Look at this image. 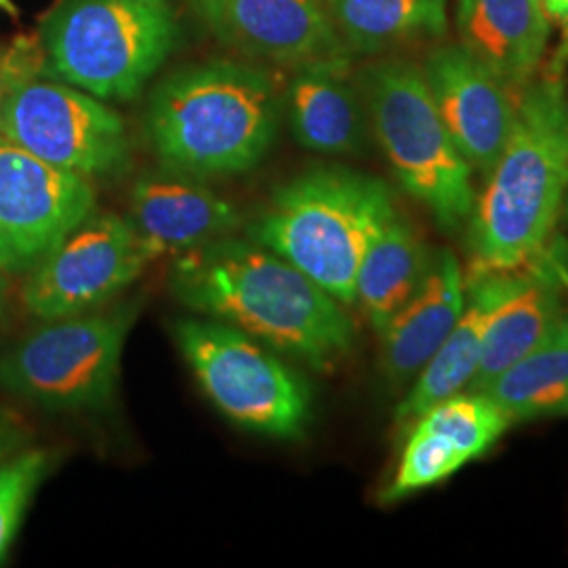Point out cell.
<instances>
[{"label":"cell","instance_id":"4dcf8cb0","mask_svg":"<svg viewBox=\"0 0 568 568\" xmlns=\"http://www.w3.org/2000/svg\"><path fill=\"white\" fill-rule=\"evenodd\" d=\"M142 2H148V4H156V7H166V2H164V0H142Z\"/></svg>","mask_w":568,"mask_h":568},{"label":"cell","instance_id":"d4e9b609","mask_svg":"<svg viewBox=\"0 0 568 568\" xmlns=\"http://www.w3.org/2000/svg\"><path fill=\"white\" fill-rule=\"evenodd\" d=\"M51 466L44 448H21L0 464V562L11 548L23 514Z\"/></svg>","mask_w":568,"mask_h":568},{"label":"cell","instance_id":"cb8c5ba5","mask_svg":"<svg viewBox=\"0 0 568 568\" xmlns=\"http://www.w3.org/2000/svg\"><path fill=\"white\" fill-rule=\"evenodd\" d=\"M466 464V455L453 447L445 436L422 427H410L406 432L398 469L387 487L379 493L377 501L382 506L398 504L419 490L445 483Z\"/></svg>","mask_w":568,"mask_h":568},{"label":"cell","instance_id":"52a82bcc","mask_svg":"<svg viewBox=\"0 0 568 568\" xmlns=\"http://www.w3.org/2000/svg\"><path fill=\"white\" fill-rule=\"evenodd\" d=\"M140 304L42 321L0 354V387L53 413H98L112 405L122 349Z\"/></svg>","mask_w":568,"mask_h":568},{"label":"cell","instance_id":"4fadbf2b","mask_svg":"<svg viewBox=\"0 0 568 568\" xmlns=\"http://www.w3.org/2000/svg\"><path fill=\"white\" fill-rule=\"evenodd\" d=\"M192 9L217 41L255 60L300 65L342 53L323 0H192Z\"/></svg>","mask_w":568,"mask_h":568},{"label":"cell","instance_id":"d6986e66","mask_svg":"<svg viewBox=\"0 0 568 568\" xmlns=\"http://www.w3.org/2000/svg\"><path fill=\"white\" fill-rule=\"evenodd\" d=\"M436 251L405 217L396 215L366 251L358 270L356 302L371 326L382 333L426 281Z\"/></svg>","mask_w":568,"mask_h":568},{"label":"cell","instance_id":"3957f363","mask_svg":"<svg viewBox=\"0 0 568 568\" xmlns=\"http://www.w3.org/2000/svg\"><path fill=\"white\" fill-rule=\"evenodd\" d=\"M272 77L239 61L213 60L166 77L148 105V135L166 169L227 178L264 161L278 133Z\"/></svg>","mask_w":568,"mask_h":568},{"label":"cell","instance_id":"30bf717a","mask_svg":"<svg viewBox=\"0 0 568 568\" xmlns=\"http://www.w3.org/2000/svg\"><path fill=\"white\" fill-rule=\"evenodd\" d=\"M154 260L131 220L91 213L28 272L21 304L39 321L91 312L135 283Z\"/></svg>","mask_w":568,"mask_h":568},{"label":"cell","instance_id":"1f68e13d","mask_svg":"<svg viewBox=\"0 0 568 568\" xmlns=\"http://www.w3.org/2000/svg\"><path fill=\"white\" fill-rule=\"evenodd\" d=\"M562 211H565V220H567V222H568V190H567V199H565V209H562Z\"/></svg>","mask_w":568,"mask_h":568},{"label":"cell","instance_id":"f1b7e54d","mask_svg":"<svg viewBox=\"0 0 568 568\" xmlns=\"http://www.w3.org/2000/svg\"><path fill=\"white\" fill-rule=\"evenodd\" d=\"M4 310H7V283H4V276L0 272V321L4 318Z\"/></svg>","mask_w":568,"mask_h":568},{"label":"cell","instance_id":"603a6c76","mask_svg":"<svg viewBox=\"0 0 568 568\" xmlns=\"http://www.w3.org/2000/svg\"><path fill=\"white\" fill-rule=\"evenodd\" d=\"M509 426L508 415L485 392H459L432 406L410 427L445 436L453 447L466 455L467 462H474L487 455Z\"/></svg>","mask_w":568,"mask_h":568},{"label":"cell","instance_id":"6da1fadb","mask_svg":"<svg viewBox=\"0 0 568 568\" xmlns=\"http://www.w3.org/2000/svg\"><path fill=\"white\" fill-rule=\"evenodd\" d=\"M169 286L196 314L236 326L316 371H331L356 342L342 302L253 239L203 244L178 255Z\"/></svg>","mask_w":568,"mask_h":568},{"label":"cell","instance_id":"8fae6325","mask_svg":"<svg viewBox=\"0 0 568 568\" xmlns=\"http://www.w3.org/2000/svg\"><path fill=\"white\" fill-rule=\"evenodd\" d=\"M95 209L87 178L0 135V272L28 274Z\"/></svg>","mask_w":568,"mask_h":568},{"label":"cell","instance_id":"5b68a950","mask_svg":"<svg viewBox=\"0 0 568 568\" xmlns=\"http://www.w3.org/2000/svg\"><path fill=\"white\" fill-rule=\"evenodd\" d=\"M42 77L98 100H133L169 58L178 26L142 0H60L41 23Z\"/></svg>","mask_w":568,"mask_h":568},{"label":"cell","instance_id":"83f0119b","mask_svg":"<svg viewBox=\"0 0 568 568\" xmlns=\"http://www.w3.org/2000/svg\"><path fill=\"white\" fill-rule=\"evenodd\" d=\"M544 11L554 20H568V0H541Z\"/></svg>","mask_w":568,"mask_h":568},{"label":"cell","instance_id":"277c9868","mask_svg":"<svg viewBox=\"0 0 568 568\" xmlns=\"http://www.w3.org/2000/svg\"><path fill=\"white\" fill-rule=\"evenodd\" d=\"M396 215L382 180L345 166H318L276 187L248 239L352 305L366 251Z\"/></svg>","mask_w":568,"mask_h":568},{"label":"cell","instance_id":"ba28073f","mask_svg":"<svg viewBox=\"0 0 568 568\" xmlns=\"http://www.w3.org/2000/svg\"><path fill=\"white\" fill-rule=\"evenodd\" d=\"M173 335L204 394L230 422L281 440L304 434L312 389L276 349L206 316L178 321Z\"/></svg>","mask_w":568,"mask_h":568},{"label":"cell","instance_id":"7a4b0ae2","mask_svg":"<svg viewBox=\"0 0 568 568\" xmlns=\"http://www.w3.org/2000/svg\"><path fill=\"white\" fill-rule=\"evenodd\" d=\"M567 190V84L546 77L523 87L508 142L467 220L466 278L518 270L541 255Z\"/></svg>","mask_w":568,"mask_h":568},{"label":"cell","instance_id":"ffe728a7","mask_svg":"<svg viewBox=\"0 0 568 568\" xmlns=\"http://www.w3.org/2000/svg\"><path fill=\"white\" fill-rule=\"evenodd\" d=\"M562 300L556 276L528 274L506 304L488 321L478 368L467 392H483L508 366L518 363L549 335L562 318Z\"/></svg>","mask_w":568,"mask_h":568},{"label":"cell","instance_id":"4316f807","mask_svg":"<svg viewBox=\"0 0 568 568\" xmlns=\"http://www.w3.org/2000/svg\"><path fill=\"white\" fill-rule=\"evenodd\" d=\"M28 434L18 417L0 408V464L26 447Z\"/></svg>","mask_w":568,"mask_h":568},{"label":"cell","instance_id":"9c48e42d","mask_svg":"<svg viewBox=\"0 0 568 568\" xmlns=\"http://www.w3.org/2000/svg\"><path fill=\"white\" fill-rule=\"evenodd\" d=\"M0 135L87 180L119 175L131 159L116 110L72 84L42 77L23 82L0 103Z\"/></svg>","mask_w":568,"mask_h":568},{"label":"cell","instance_id":"ac0fdd59","mask_svg":"<svg viewBox=\"0 0 568 568\" xmlns=\"http://www.w3.org/2000/svg\"><path fill=\"white\" fill-rule=\"evenodd\" d=\"M459 39L509 87H525L544 60L549 18L541 0H457Z\"/></svg>","mask_w":568,"mask_h":568},{"label":"cell","instance_id":"7402d4cb","mask_svg":"<svg viewBox=\"0 0 568 568\" xmlns=\"http://www.w3.org/2000/svg\"><path fill=\"white\" fill-rule=\"evenodd\" d=\"M345 41L361 51L440 37L447 30V0H325Z\"/></svg>","mask_w":568,"mask_h":568},{"label":"cell","instance_id":"9a60e30c","mask_svg":"<svg viewBox=\"0 0 568 568\" xmlns=\"http://www.w3.org/2000/svg\"><path fill=\"white\" fill-rule=\"evenodd\" d=\"M527 278L528 274H516V270L466 278L467 302L457 325L415 377L403 403L396 406V426L403 434L432 406L467 387L478 368L488 321Z\"/></svg>","mask_w":568,"mask_h":568},{"label":"cell","instance_id":"e0dca14e","mask_svg":"<svg viewBox=\"0 0 568 568\" xmlns=\"http://www.w3.org/2000/svg\"><path fill=\"white\" fill-rule=\"evenodd\" d=\"M293 138L318 154H356L366 140L358 93L347 81V60L328 55L297 65L286 89Z\"/></svg>","mask_w":568,"mask_h":568},{"label":"cell","instance_id":"f546056e","mask_svg":"<svg viewBox=\"0 0 568 568\" xmlns=\"http://www.w3.org/2000/svg\"><path fill=\"white\" fill-rule=\"evenodd\" d=\"M0 9H2V11H9L11 16L18 13V9H16V4H13L11 0H0Z\"/></svg>","mask_w":568,"mask_h":568},{"label":"cell","instance_id":"2e32d148","mask_svg":"<svg viewBox=\"0 0 568 568\" xmlns=\"http://www.w3.org/2000/svg\"><path fill=\"white\" fill-rule=\"evenodd\" d=\"M466 305V278L453 251H436L426 281L379 333V368L387 386L413 382L457 325Z\"/></svg>","mask_w":568,"mask_h":568},{"label":"cell","instance_id":"8992f818","mask_svg":"<svg viewBox=\"0 0 568 568\" xmlns=\"http://www.w3.org/2000/svg\"><path fill=\"white\" fill-rule=\"evenodd\" d=\"M365 98L398 182L445 232H459L476 203L471 166L440 119L424 70L410 61H382L366 72Z\"/></svg>","mask_w":568,"mask_h":568},{"label":"cell","instance_id":"7c38bea8","mask_svg":"<svg viewBox=\"0 0 568 568\" xmlns=\"http://www.w3.org/2000/svg\"><path fill=\"white\" fill-rule=\"evenodd\" d=\"M422 70L453 142L471 171L488 175L514 124L518 105L514 87L464 44L436 49Z\"/></svg>","mask_w":568,"mask_h":568},{"label":"cell","instance_id":"44dd1931","mask_svg":"<svg viewBox=\"0 0 568 568\" xmlns=\"http://www.w3.org/2000/svg\"><path fill=\"white\" fill-rule=\"evenodd\" d=\"M511 424L568 415V316L485 389Z\"/></svg>","mask_w":568,"mask_h":568},{"label":"cell","instance_id":"5bb4252c","mask_svg":"<svg viewBox=\"0 0 568 568\" xmlns=\"http://www.w3.org/2000/svg\"><path fill=\"white\" fill-rule=\"evenodd\" d=\"M129 220L156 260L220 241L243 222L239 209L199 178L166 166L133 183Z\"/></svg>","mask_w":568,"mask_h":568},{"label":"cell","instance_id":"484cf974","mask_svg":"<svg viewBox=\"0 0 568 568\" xmlns=\"http://www.w3.org/2000/svg\"><path fill=\"white\" fill-rule=\"evenodd\" d=\"M44 49L39 34H20L0 42V103L20 84L42 77Z\"/></svg>","mask_w":568,"mask_h":568}]
</instances>
